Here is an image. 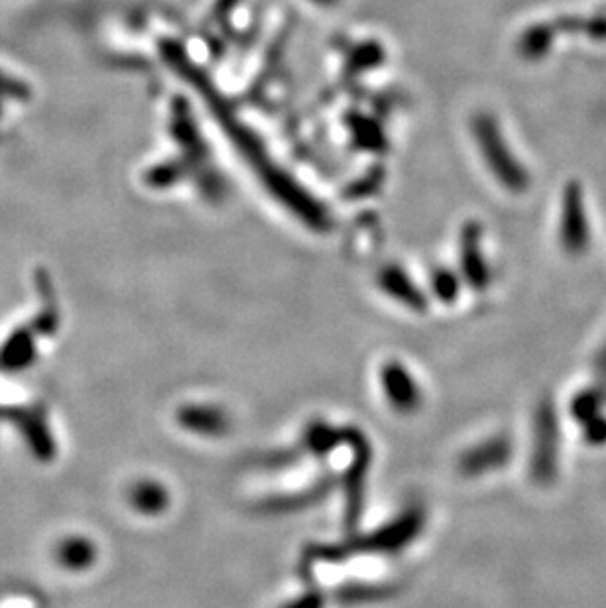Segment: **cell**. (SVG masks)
I'll return each mask as SVG.
<instances>
[{
  "instance_id": "obj_1",
  "label": "cell",
  "mask_w": 606,
  "mask_h": 608,
  "mask_svg": "<svg viewBox=\"0 0 606 608\" xmlns=\"http://www.w3.org/2000/svg\"><path fill=\"white\" fill-rule=\"evenodd\" d=\"M36 97L34 81L12 61L0 58V144Z\"/></svg>"
},
{
  "instance_id": "obj_2",
  "label": "cell",
  "mask_w": 606,
  "mask_h": 608,
  "mask_svg": "<svg viewBox=\"0 0 606 608\" xmlns=\"http://www.w3.org/2000/svg\"><path fill=\"white\" fill-rule=\"evenodd\" d=\"M561 243L569 254H581L589 246V219L583 205V195L577 183H569L563 197L561 213Z\"/></svg>"
},
{
  "instance_id": "obj_3",
  "label": "cell",
  "mask_w": 606,
  "mask_h": 608,
  "mask_svg": "<svg viewBox=\"0 0 606 608\" xmlns=\"http://www.w3.org/2000/svg\"><path fill=\"white\" fill-rule=\"evenodd\" d=\"M557 422V420H555ZM553 422L551 410H544L536 422L534 433V457H532V473L538 481H549L557 471L559 457V429Z\"/></svg>"
},
{
  "instance_id": "obj_4",
  "label": "cell",
  "mask_w": 606,
  "mask_h": 608,
  "mask_svg": "<svg viewBox=\"0 0 606 608\" xmlns=\"http://www.w3.org/2000/svg\"><path fill=\"white\" fill-rule=\"evenodd\" d=\"M512 457V443L506 437H494L473 447L461 461L463 473L479 477L506 465Z\"/></svg>"
},
{
  "instance_id": "obj_5",
  "label": "cell",
  "mask_w": 606,
  "mask_h": 608,
  "mask_svg": "<svg viewBox=\"0 0 606 608\" xmlns=\"http://www.w3.org/2000/svg\"><path fill=\"white\" fill-rule=\"evenodd\" d=\"M386 396L400 412H412L420 404V390L416 380L400 365H390L384 370Z\"/></svg>"
},
{
  "instance_id": "obj_6",
  "label": "cell",
  "mask_w": 606,
  "mask_h": 608,
  "mask_svg": "<svg viewBox=\"0 0 606 608\" xmlns=\"http://www.w3.org/2000/svg\"><path fill=\"white\" fill-rule=\"evenodd\" d=\"M180 420H182V426L195 433H203V435H221L229 427L227 414L213 406L185 408L180 414Z\"/></svg>"
},
{
  "instance_id": "obj_7",
  "label": "cell",
  "mask_w": 606,
  "mask_h": 608,
  "mask_svg": "<svg viewBox=\"0 0 606 608\" xmlns=\"http://www.w3.org/2000/svg\"><path fill=\"white\" fill-rule=\"evenodd\" d=\"M134 506L142 512L156 514L166 508L168 504V492L166 488L160 487L158 483H138V487L132 490Z\"/></svg>"
},
{
  "instance_id": "obj_8",
  "label": "cell",
  "mask_w": 606,
  "mask_h": 608,
  "mask_svg": "<svg viewBox=\"0 0 606 608\" xmlns=\"http://www.w3.org/2000/svg\"><path fill=\"white\" fill-rule=\"evenodd\" d=\"M601 404H603V398L597 390H583L579 392L573 400H571V416L577 420V424H585L589 422L591 418L599 416L601 414Z\"/></svg>"
},
{
  "instance_id": "obj_9",
  "label": "cell",
  "mask_w": 606,
  "mask_h": 608,
  "mask_svg": "<svg viewBox=\"0 0 606 608\" xmlns=\"http://www.w3.org/2000/svg\"><path fill=\"white\" fill-rule=\"evenodd\" d=\"M583 427V439L585 443L593 445V447H603L606 445V416L599 414L595 418H591L589 422L581 424Z\"/></svg>"
},
{
  "instance_id": "obj_10",
  "label": "cell",
  "mask_w": 606,
  "mask_h": 608,
  "mask_svg": "<svg viewBox=\"0 0 606 608\" xmlns=\"http://www.w3.org/2000/svg\"><path fill=\"white\" fill-rule=\"evenodd\" d=\"M91 559H93V549H91V546H87L85 542H77V544H71L69 548H63V561H65V565L69 563V565L83 567Z\"/></svg>"
},
{
  "instance_id": "obj_11",
  "label": "cell",
  "mask_w": 606,
  "mask_h": 608,
  "mask_svg": "<svg viewBox=\"0 0 606 608\" xmlns=\"http://www.w3.org/2000/svg\"><path fill=\"white\" fill-rule=\"evenodd\" d=\"M290 608H319L317 605V599H311V597H303L298 603H294Z\"/></svg>"
}]
</instances>
